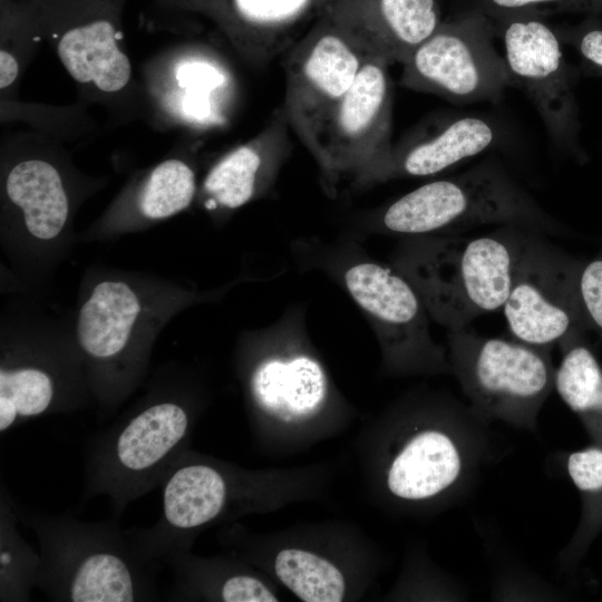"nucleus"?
Listing matches in <instances>:
<instances>
[{
  "instance_id": "32",
  "label": "nucleus",
  "mask_w": 602,
  "mask_h": 602,
  "mask_svg": "<svg viewBox=\"0 0 602 602\" xmlns=\"http://www.w3.org/2000/svg\"><path fill=\"white\" fill-rule=\"evenodd\" d=\"M159 1L165 2V3H169V4H175V6H177V3H178L179 0H159Z\"/></svg>"
},
{
  "instance_id": "2",
  "label": "nucleus",
  "mask_w": 602,
  "mask_h": 602,
  "mask_svg": "<svg viewBox=\"0 0 602 602\" xmlns=\"http://www.w3.org/2000/svg\"><path fill=\"white\" fill-rule=\"evenodd\" d=\"M19 522L40 546L37 588L60 602H143L157 600L153 572L133 550L119 518L82 522L51 515L14 501Z\"/></svg>"
},
{
  "instance_id": "7",
  "label": "nucleus",
  "mask_w": 602,
  "mask_h": 602,
  "mask_svg": "<svg viewBox=\"0 0 602 602\" xmlns=\"http://www.w3.org/2000/svg\"><path fill=\"white\" fill-rule=\"evenodd\" d=\"M488 18L502 41L512 85L534 105L553 146L577 163H586L573 77L556 29L530 14Z\"/></svg>"
},
{
  "instance_id": "9",
  "label": "nucleus",
  "mask_w": 602,
  "mask_h": 602,
  "mask_svg": "<svg viewBox=\"0 0 602 602\" xmlns=\"http://www.w3.org/2000/svg\"><path fill=\"white\" fill-rule=\"evenodd\" d=\"M582 263L544 234H530L502 309L516 340L552 349L574 327L588 330L579 299Z\"/></svg>"
},
{
  "instance_id": "12",
  "label": "nucleus",
  "mask_w": 602,
  "mask_h": 602,
  "mask_svg": "<svg viewBox=\"0 0 602 602\" xmlns=\"http://www.w3.org/2000/svg\"><path fill=\"white\" fill-rule=\"evenodd\" d=\"M36 18L59 35L58 56L79 84L117 93L129 81L128 57L118 46L119 0H32Z\"/></svg>"
},
{
  "instance_id": "3",
  "label": "nucleus",
  "mask_w": 602,
  "mask_h": 602,
  "mask_svg": "<svg viewBox=\"0 0 602 602\" xmlns=\"http://www.w3.org/2000/svg\"><path fill=\"white\" fill-rule=\"evenodd\" d=\"M379 223L390 233L409 236L457 234L486 224L515 225L544 235L569 233L492 159L408 192L385 207Z\"/></svg>"
},
{
  "instance_id": "1",
  "label": "nucleus",
  "mask_w": 602,
  "mask_h": 602,
  "mask_svg": "<svg viewBox=\"0 0 602 602\" xmlns=\"http://www.w3.org/2000/svg\"><path fill=\"white\" fill-rule=\"evenodd\" d=\"M532 232L502 225L476 237L409 236L394 266L415 287L433 320L448 330L463 329L477 317L503 309Z\"/></svg>"
},
{
  "instance_id": "8",
  "label": "nucleus",
  "mask_w": 602,
  "mask_h": 602,
  "mask_svg": "<svg viewBox=\"0 0 602 602\" xmlns=\"http://www.w3.org/2000/svg\"><path fill=\"white\" fill-rule=\"evenodd\" d=\"M388 65L366 58L329 118L315 158L329 186L341 177L381 182L394 146L392 86Z\"/></svg>"
},
{
  "instance_id": "23",
  "label": "nucleus",
  "mask_w": 602,
  "mask_h": 602,
  "mask_svg": "<svg viewBox=\"0 0 602 602\" xmlns=\"http://www.w3.org/2000/svg\"><path fill=\"white\" fill-rule=\"evenodd\" d=\"M14 501L4 483L0 492V601H30L38 583L41 557L20 535Z\"/></svg>"
},
{
  "instance_id": "11",
  "label": "nucleus",
  "mask_w": 602,
  "mask_h": 602,
  "mask_svg": "<svg viewBox=\"0 0 602 602\" xmlns=\"http://www.w3.org/2000/svg\"><path fill=\"white\" fill-rule=\"evenodd\" d=\"M343 282L394 360L450 371L448 356L431 339L429 314L419 293L394 265L369 260L356 262L343 273Z\"/></svg>"
},
{
  "instance_id": "14",
  "label": "nucleus",
  "mask_w": 602,
  "mask_h": 602,
  "mask_svg": "<svg viewBox=\"0 0 602 602\" xmlns=\"http://www.w3.org/2000/svg\"><path fill=\"white\" fill-rule=\"evenodd\" d=\"M326 13L363 58L402 64L441 23L439 0H330Z\"/></svg>"
},
{
  "instance_id": "21",
  "label": "nucleus",
  "mask_w": 602,
  "mask_h": 602,
  "mask_svg": "<svg viewBox=\"0 0 602 602\" xmlns=\"http://www.w3.org/2000/svg\"><path fill=\"white\" fill-rule=\"evenodd\" d=\"M7 196L23 214L28 232L51 240L68 217V197L58 171L48 162L26 159L16 164L6 179Z\"/></svg>"
},
{
  "instance_id": "29",
  "label": "nucleus",
  "mask_w": 602,
  "mask_h": 602,
  "mask_svg": "<svg viewBox=\"0 0 602 602\" xmlns=\"http://www.w3.org/2000/svg\"><path fill=\"white\" fill-rule=\"evenodd\" d=\"M556 31L562 42L579 55L584 70L602 76V26L594 16L575 26L556 28Z\"/></svg>"
},
{
  "instance_id": "27",
  "label": "nucleus",
  "mask_w": 602,
  "mask_h": 602,
  "mask_svg": "<svg viewBox=\"0 0 602 602\" xmlns=\"http://www.w3.org/2000/svg\"><path fill=\"white\" fill-rule=\"evenodd\" d=\"M468 9L488 17L530 14L544 18L559 13L590 17L602 12V0H472Z\"/></svg>"
},
{
  "instance_id": "19",
  "label": "nucleus",
  "mask_w": 602,
  "mask_h": 602,
  "mask_svg": "<svg viewBox=\"0 0 602 602\" xmlns=\"http://www.w3.org/2000/svg\"><path fill=\"white\" fill-rule=\"evenodd\" d=\"M250 387L254 401L266 412L301 417L322 404L327 380L317 360L297 355L261 361L251 376Z\"/></svg>"
},
{
  "instance_id": "22",
  "label": "nucleus",
  "mask_w": 602,
  "mask_h": 602,
  "mask_svg": "<svg viewBox=\"0 0 602 602\" xmlns=\"http://www.w3.org/2000/svg\"><path fill=\"white\" fill-rule=\"evenodd\" d=\"M60 378L36 361H2L0 368V433L21 423L70 407L61 397Z\"/></svg>"
},
{
  "instance_id": "4",
  "label": "nucleus",
  "mask_w": 602,
  "mask_h": 602,
  "mask_svg": "<svg viewBox=\"0 0 602 602\" xmlns=\"http://www.w3.org/2000/svg\"><path fill=\"white\" fill-rule=\"evenodd\" d=\"M192 411L175 396L155 397L96 434L86 448L84 496H106L114 517L161 485L192 429Z\"/></svg>"
},
{
  "instance_id": "24",
  "label": "nucleus",
  "mask_w": 602,
  "mask_h": 602,
  "mask_svg": "<svg viewBox=\"0 0 602 602\" xmlns=\"http://www.w3.org/2000/svg\"><path fill=\"white\" fill-rule=\"evenodd\" d=\"M278 577L305 602H339L344 594L341 572L326 559L298 548L281 551L274 562Z\"/></svg>"
},
{
  "instance_id": "17",
  "label": "nucleus",
  "mask_w": 602,
  "mask_h": 602,
  "mask_svg": "<svg viewBox=\"0 0 602 602\" xmlns=\"http://www.w3.org/2000/svg\"><path fill=\"white\" fill-rule=\"evenodd\" d=\"M289 126L283 109H279L256 137L219 161L204 182L212 206L233 210L255 196L261 183L273 177L288 154Z\"/></svg>"
},
{
  "instance_id": "20",
  "label": "nucleus",
  "mask_w": 602,
  "mask_h": 602,
  "mask_svg": "<svg viewBox=\"0 0 602 602\" xmlns=\"http://www.w3.org/2000/svg\"><path fill=\"white\" fill-rule=\"evenodd\" d=\"M588 332L574 327L557 343L562 352L555 369L554 388L577 416L595 445L602 446V367Z\"/></svg>"
},
{
  "instance_id": "25",
  "label": "nucleus",
  "mask_w": 602,
  "mask_h": 602,
  "mask_svg": "<svg viewBox=\"0 0 602 602\" xmlns=\"http://www.w3.org/2000/svg\"><path fill=\"white\" fill-rule=\"evenodd\" d=\"M566 470L582 498L577 531L564 551V556L571 560L580 557L602 530V446L594 444L571 453Z\"/></svg>"
},
{
  "instance_id": "5",
  "label": "nucleus",
  "mask_w": 602,
  "mask_h": 602,
  "mask_svg": "<svg viewBox=\"0 0 602 602\" xmlns=\"http://www.w3.org/2000/svg\"><path fill=\"white\" fill-rule=\"evenodd\" d=\"M551 348L487 338L466 328L449 330L450 372L469 399L473 414L533 429L554 388Z\"/></svg>"
},
{
  "instance_id": "16",
  "label": "nucleus",
  "mask_w": 602,
  "mask_h": 602,
  "mask_svg": "<svg viewBox=\"0 0 602 602\" xmlns=\"http://www.w3.org/2000/svg\"><path fill=\"white\" fill-rule=\"evenodd\" d=\"M468 454L463 438L438 428L412 435L391 460L387 485L396 497L408 501L433 498L463 479Z\"/></svg>"
},
{
  "instance_id": "18",
  "label": "nucleus",
  "mask_w": 602,
  "mask_h": 602,
  "mask_svg": "<svg viewBox=\"0 0 602 602\" xmlns=\"http://www.w3.org/2000/svg\"><path fill=\"white\" fill-rule=\"evenodd\" d=\"M497 138L495 126L480 116L463 115L447 119L434 133L394 147L381 182L439 174L483 153Z\"/></svg>"
},
{
  "instance_id": "31",
  "label": "nucleus",
  "mask_w": 602,
  "mask_h": 602,
  "mask_svg": "<svg viewBox=\"0 0 602 602\" xmlns=\"http://www.w3.org/2000/svg\"><path fill=\"white\" fill-rule=\"evenodd\" d=\"M19 65L16 57L6 49L0 51V87H9L18 77Z\"/></svg>"
},
{
  "instance_id": "28",
  "label": "nucleus",
  "mask_w": 602,
  "mask_h": 602,
  "mask_svg": "<svg viewBox=\"0 0 602 602\" xmlns=\"http://www.w3.org/2000/svg\"><path fill=\"white\" fill-rule=\"evenodd\" d=\"M579 299L588 330L602 339V246L592 259L583 260L579 274Z\"/></svg>"
},
{
  "instance_id": "13",
  "label": "nucleus",
  "mask_w": 602,
  "mask_h": 602,
  "mask_svg": "<svg viewBox=\"0 0 602 602\" xmlns=\"http://www.w3.org/2000/svg\"><path fill=\"white\" fill-rule=\"evenodd\" d=\"M139 311L137 295L120 281L100 282L80 308L77 341L90 362L96 392L106 411L132 385L134 366L126 352Z\"/></svg>"
},
{
  "instance_id": "6",
  "label": "nucleus",
  "mask_w": 602,
  "mask_h": 602,
  "mask_svg": "<svg viewBox=\"0 0 602 602\" xmlns=\"http://www.w3.org/2000/svg\"><path fill=\"white\" fill-rule=\"evenodd\" d=\"M492 20L467 9L443 20L401 64L400 85L455 104L497 101L513 86Z\"/></svg>"
},
{
  "instance_id": "30",
  "label": "nucleus",
  "mask_w": 602,
  "mask_h": 602,
  "mask_svg": "<svg viewBox=\"0 0 602 602\" xmlns=\"http://www.w3.org/2000/svg\"><path fill=\"white\" fill-rule=\"evenodd\" d=\"M220 600L224 602L278 601L264 583L246 573H235L222 588Z\"/></svg>"
},
{
  "instance_id": "26",
  "label": "nucleus",
  "mask_w": 602,
  "mask_h": 602,
  "mask_svg": "<svg viewBox=\"0 0 602 602\" xmlns=\"http://www.w3.org/2000/svg\"><path fill=\"white\" fill-rule=\"evenodd\" d=\"M194 193L192 168L183 161L167 159L149 174L139 196V210L147 219H166L185 210Z\"/></svg>"
},
{
  "instance_id": "10",
  "label": "nucleus",
  "mask_w": 602,
  "mask_h": 602,
  "mask_svg": "<svg viewBox=\"0 0 602 602\" xmlns=\"http://www.w3.org/2000/svg\"><path fill=\"white\" fill-rule=\"evenodd\" d=\"M363 58L324 13L289 49L282 109L317 158L324 127L351 88Z\"/></svg>"
},
{
  "instance_id": "15",
  "label": "nucleus",
  "mask_w": 602,
  "mask_h": 602,
  "mask_svg": "<svg viewBox=\"0 0 602 602\" xmlns=\"http://www.w3.org/2000/svg\"><path fill=\"white\" fill-rule=\"evenodd\" d=\"M330 0H179L214 21L251 61L263 65L291 48Z\"/></svg>"
}]
</instances>
